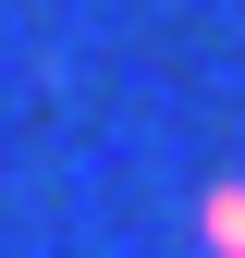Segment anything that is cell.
Instances as JSON below:
<instances>
[{
  "mask_svg": "<svg viewBox=\"0 0 245 258\" xmlns=\"http://www.w3.org/2000/svg\"><path fill=\"white\" fill-rule=\"evenodd\" d=\"M196 221H221V258H245V184H221V197H208Z\"/></svg>",
  "mask_w": 245,
  "mask_h": 258,
  "instance_id": "1",
  "label": "cell"
}]
</instances>
